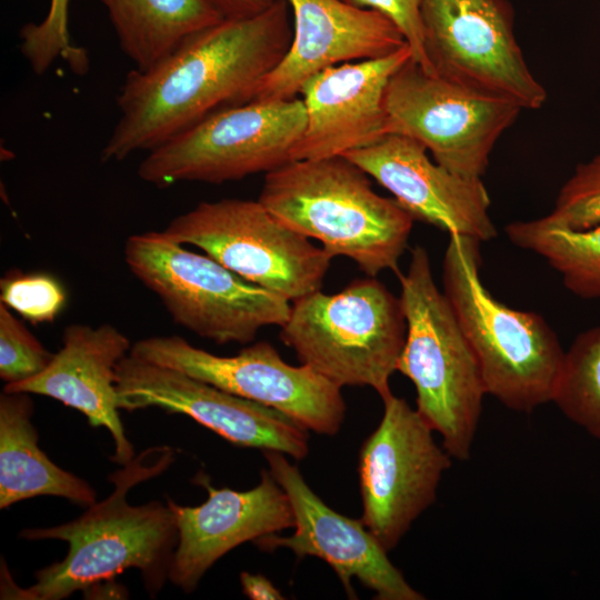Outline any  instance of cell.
I'll return each instance as SVG.
<instances>
[{"label": "cell", "mask_w": 600, "mask_h": 600, "mask_svg": "<svg viewBox=\"0 0 600 600\" xmlns=\"http://www.w3.org/2000/svg\"><path fill=\"white\" fill-rule=\"evenodd\" d=\"M258 201L282 224L368 276L397 271L413 217L378 194L346 156L292 160L266 173Z\"/></svg>", "instance_id": "cell-3"}, {"label": "cell", "mask_w": 600, "mask_h": 600, "mask_svg": "<svg viewBox=\"0 0 600 600\" xmlns=\"http://www.w3.org/2000/svg\"><path fill=\"white\" fill-rule=\"evenodd\" d=\"M124 260L172 320L218 344L252 342L259 330L283 326L291 306L208 254L183 248L163 231L128 237Z\"/></svg>", "instance_id": "cell-7"}, {"label": "cell", "mask_w": 600, "mask_h": 600, "mask_svg": "<svg viewBox=\"0 0 600 600\" xmlns=\"http://www.w3.org/2000/svg\"><path fill=\"white\" fill-rule=\"evenodd\" d=\"M99 1L107 9L120 49L140 71L226 18L211 0Z\"/></svg>", "instance_id": "cell-22"}, {"label": "cell", "mask_w": 600, "mask_h": 600, "mask_svg": "<svg viewBox=\"0 0 600 600\" xmlns=\"http://www.w3.org/2000/svg\"><path fill=\"white\" fill-rule=\"evenodd\" d=\"M306 122L299 98L227 107L149 151L138 176L167 188L181 181L220 184L267 173L291 161Z\"/></svg>", "instance_id": "cell-8"}, {"label": "cell", "mask_w": 600, "mask_h": 600, "mask_svg": "<svg viewBox=\"0 0 600 600\" xmlns=\"http://www.w3.org/2000/svg\"><path fill=\"white\" fill-rule=\"evenodd\" d=\"M69 1L50 0L43 21L29 23L21 31V51L38 74H42L58 57L68 60L74 71L86 67L84 53L74 49L69 40Z\"/></svg>", "instance_id": "cell-26"}, {"label": "cell", "mask_w": 600, "mask_h": 600, "mask_svg": "<svg viewBox=\"0 0 600 600\" xmlns=\"http://www.w3.org/2000/svg\"><path fill=\"white\" fill-rule=\"evenodd\" d=\"M287 1L292 13L290 47L252 100L296 98L309 78L329 67L381 58L407 44L399 28L376 10L343 0Z\"/></svg>", "instance_id": "cell-19"}, {"label": "cell", "mask_w": 600, "mask_h": 600, "mask_svg": "<svg viewBox=\"0 0 600 600\" xmlns=\"http://www.w3.org/2000/svg\"><path fill=\"white\" fill-rule=\"evenodd\" d=\"M541 219L550 226L573 230L600 223V154L576 167L560 189L552 211Z\"/></svg>", "instance_id": "cell-27"}, {"label": "cell", "mask_w": 600, "mask_h": 600, "mask_svg": "<svg viewBox=\"0 0 600 600\" xmlns=\"http://www.w3.org/2000/svg\"><path fill=\"white\" fill-rule=\"evenodd\" d=\"M0 302L39 324L53 321L62 312L67 292L50 273L12 271L0 280Z\"/></svg>", "instance_id": "cell-25"}, {"label": "cell", "mask_w": 600, "mask_h": 600, "mask_svg": "<svg viewBox=\"0 0 600 600\" xmlns=\"http://www.w3.org/2000/svg\"><path fill=\"white\" fill-rule=\"evenodd\" d=\"M522 109L428 73L411 58L384 96L386 132L421 143L448 170L481 178L497 141Z\"/></svg>", "instance_id": "cell-12"}, {"label": "cell", "mask_w": 600, "mask_h": 600, "mask_svg": "<svg viewBox=\"0 0 600 600\" xmlns=\"http://www.w3.org/2000/svg\"><path fill=\"white\" fill-rule=\"evenodd\" d=\"M54 353L0 302V378L6 384L28 380L41 373Z\"/></svg>", "instance_id": "cell-28"}, {"label": "cell", "mask_w": 600, "mask_h": 600, "mask_svg": "<svg viewBox=\"0 0 600 600\" xmlns=\"http://www.w3.org/2000/svg\"><path fill=\"white\" fill-rule=\"evenodd\" d=\"M116 372L122 410L157 407L186 414L234 446L278 451L294 460L309 452L308 430L264 404L130 353Z\"/></svg>", "instance_id": "cell-14"}, {"label": "cell", "mask_w": 600, "mask_h": 600, "mask_svg": "<svg viewBox=\"0 0 600 600\" xmlns=\"http://www.w3.org/2000/svg\"><path fill=\"white\" fill-rule=\"evenodd\" d=\"M131 348L130 339L112 324H70L46 369L28 380L4 384L3 391L46 396L80 411L91 427L109 431L114 444L111 459L123 466L136 453L119 414L116 370Z\"/></svg>", "instance_id": "cell-20"}, {"label": "cell", "mask_w": 600, "mask_h": 600, "mask_svg": "<svg viewBox=\"0 0 600 600\" xmlns=\"http://www.w3.org/2000/svg\"><path fill=\"white\" fill-rule=\"evenodd\" d=\"M280 328V340L300 362L339 387H370L382 400L392 393L407 323L400 298L374 277L334 294L318 290L297 299Z\"/></svg>", "instance_id": "cell-6"}, {"label": "cell", "mask_w": 600, "mask_h": 600, "mask_svg": "<svg viewBox=\"0 0 600 600\" xmlns=\"http://www.w3.org/2000/svg\"><path fill=\"white\" fill-rule=\"evenodd\" d=\"M226 18H243L257 14L274 0H211Z\"/></svg>", "instance_id": "cell-31"}, {"label": "cell", "mask_w": 600, "mask_h": 600, "mask_svg": "<svg viewBox=\"0 0 600 600\" xmlns=\"http://www.w3.org/2000/svg\"><path fill=\"white\" fill-rule=\"evenodd\" d=\"M344 156L387 189L414 220L480 242L497 236L481 178L457 174L432 161L418 141L386 134Z\"/></svg>", "instance_id": "cell-16"}, {"label": "cell", "mask_w": 600, "mask_h": 600, "mask_svg": "<svg viewBox=\"0 0 600 600\" xmlns=\"http://www.w3.org/2000/svg\"><path fill=\"white\" fill-rule=\"evenodd\" d=\"M411 58L407 43L388 56L344 62L309 78L299 92L306 128L291 161L344 156L384 137L388 83Z\"/></svg>", "instance_id": "cell-18"}, {"label": "cell", "mask_w": 600, "mask_h": 600, "mask_svg": "<svg viewBox=\"0 0 600 600\" xmlns=\"http://www.w3.org/2000/svg\"><path fill=\"white\" fill-rule=\"evenodd\" d=\"M420 18L431 74L521 109L544 104L547 91L524 59L507 0H422Z\"/></svg>", "instance_id": "cell-10"}, {"label": "cell", "mask_w": 600, "mask_h": 600, "mask_svg": "<svg viewBox=\"0 0 600 600\" xmlns=\"http://www.w3.org/2000/svg\"><path fill=\"white\" fill-rule=\"evenodd\" d=\"M263 457L290 501L296 530L290 537L272 533L257 539L253 543L260 550L287 548L298 558L323 560L337 573L349 598H357L351 581L358 579L379 600L424 599L392 564L388 551L360 519L346 517L326 504L283 453L263 451Z\"/></svg>", "instance_id": "cell-15"}, {"label": "cell", "mask_w": 600, "mask_h": 600, "mask_svg": "<svg viewBox=\"0 0 600 600\" xmlns=\"http://www.w3.org/2000/svg\"><path fill=\"white\" fill-rule=\"evenodd\" d=\"M194 481L208 492L200 506H180L167 498L179 533L169 581L186 593L233 548L294 528L290 501L268 470H262L259 484L247 491L214 488L203 473Z\"/></svg>", "instance_id": "cell-17"}, {"label": "cell", "mask_w": 600, "mask_h": 600, "mask_svg": "<svg viewBox=\"0 0 600 600\" xmlns=\"http://www.w3.org/2000/svg\"><path fill=\"white\" fill-rule=\"evenodd\" d=\"M352 6L376 10L388 17L401 31L412 51V59L428 73L420 7L422 0H343Z\"/></svg>", "instance_id": "cell-29"}, {"label": "cell", "mask_w": 600, "mask_h": 600, "mask_svg": "<svg viewBox=\"0 0 600 600\" xmlns=\"http://www.w3.org/2000/svg\"><path fill=\"white\" fill-rule=\"evenodd\" d=\"M163 232L288 301L320 290L332 257L279 222L258 200L203 201Z\"/></svg>", "instance_id": "cell-9"}, {"label": "cell", "mask_w": 600, "mask_h": 600, "mask_svg": "<svg viewBox=\"0 0 600 600\" xmlns=\"http://www.w3.org/2000/svg\"><path fill=\"white\" fill-rule=\"evenodd\" d=\"M289 10L287 0H274L257 14L224 18L153 67L132 69L120 88V117L101 160L149 152L209 114L251 101L290 47Z\"/></svg>", "instance_id": "cell-1"}, {"label": "cell", "mask_w": 600, "mask_h": 600, "mask_svg": "<svg viewBox=\"0 0 600 600\" xmlns=\"http://www.w3.org/2000/svg\"><path fill=\"white\" fill-rule=\"evenodd\" d=\"M240 582L243 593L252 600H280L284 599L279 589L262 574L241 572Z\"/></svg>", "instance_id": "cell-30"}, {"label": "cell", "mask_w": 600, "mask_h": 600, "mask_svg": "<svg viewBox=\"0 0 600 600\" xmlns=\"http://www.w3.org/2000/svg\"><path fill=\"white\" fill-rule=\"evenodd\" d=\"M382 401V419L359 454L360 520L390 551L434 502L451 456L404 399L391 393Z\"/></svg>", "instance_id": "cell-13"}, {"label": "cell", "mask_w": 600, "mask_h": 600, "mask_svg": "<svg viewBox=\"0 0 600 600\" xmlns=\"http://www.w3.org/2000/svg\"><path fill=\"white\" fill-rule=\"evenodd\" d=\"M398 276L407 333L397 371L413 383L417 411L446 451L466 461L487 394L479 362L434 282L426 248L416 246L407 272Z\"/></svg>", "instance_id": "cell-5"}, {"label": "cell", "mask_w": 600, "mask_h": 600, "mask_svg": "<svg viewBox=\"0 0 600 600\" xmlns=\"http://www.w3.org/2000/svg\"><path fill=\"white\" fill-rule=\"evenodd\" d=\"M130 354L272 408L308 431L334 436L344 420L341 387L309 366L287 363L266 341L222 357L177 334L152 336L134 342Z\"/></svg>", "instance_id": "cell-11"}, {"label": "cell", "mask_w": 600, "mask_h": 600, "mask_svg": "<svg viewBox=\"0 0 600 600\" xmlns=\"http://www.w3.org/2000/svg\"><path fill=\"white\" fill-rule=\"evenodd\" d=\"M442 282L477 357L487 393L519 412L553 401L566 352L540 314L503 304L483 286L479 240L450 234Z\"/></svg>", "instance_id": "cell-4"}, {"label": "cell", "mask_w": 600, "mask_h": 600, "mask_svg": "<svg viewBox=\"0 0 600 600\" xmlns=\"http://www.w3.org/2000/svg\"><path fill=\"white\" fill-rule=\"evenodd\" d=\"M504 229L513 244L544 258L570 292L600 299V223L573 230L538 218L511 222Z\"/></svg>", "instance_id": "cell-23"}, {"label": "cell", "mask_w": 600, "mask_h": 600, "mask_svg": "<svg viewBox=\"0 0 600 600\" xmlns=\"http://www.w3.org/2000/svg\"><path fill=\"white\" fill-rule=\"evenodd\" d=\"M173 461L171 447H150L110 473L112 492L77 519L22 530L20 537L26 540L64 541L68 552L61 561L38 570L36 582L24 589L14 584L6 570L10 583H2L1 599L62 600L129 569L140 571L146 590L156 597L169 580L178 544L176 516L168 502L133 506L127 494L134 486L163 473Z\"/></svg>", "instance_id": "cell-2"}, {"label": "cell", "mask_w": 600, "mask_h": 600, "mask_svg": "<svg viewBox=\"0 0 600 600\" xmlns=\"http://www.w3.org/2000/svg\"><path fill=\"white\" fill-rule=\"evenodd\" d=\"M33 410L30 393L0 394V509L39 496L60 497L88 508L97 501L96 490L41 450Z\"/></svg>", "instance_id": "cell-21"}, {"label": "cell", "mask_w": 600, "mask_h": 600, "mask_svg": "<svg viewBox=\"0 0 600 600\" xmlns=\"http://www.w3.org/2000/svg\"><path fill=\"white\" fill-rule=\"evenodd\" d=\"M553 402L600 440V327L578 334L566 352Z\"/></svg>", "instance_id": "cell-24"}]
</instances>
